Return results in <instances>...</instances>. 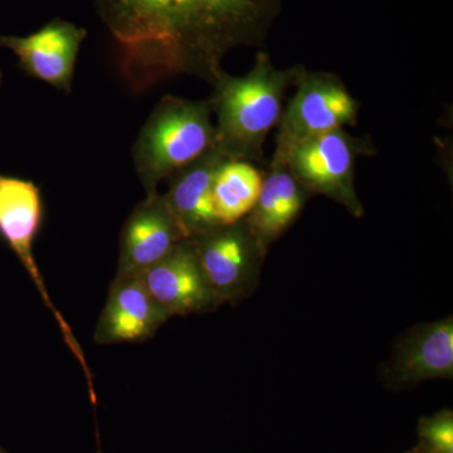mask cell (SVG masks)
I'll return each mask as SVG.
<instances>
[{
	"label": "cell",
	"instance_id": "cell-1",
	"mask_svg": "<svg viewBox=\"0 0 453 453\" xmlns=\"http://www.w3.org/2000/svg\"><path fill=\"white\" fill-rule=\"evenodd\" d=\"M118 44L119 70L134 92L177 74L211 85L229 50L258 46L277 0H95Z\"/></svg>",
	"mask_w": 453,
	"mask_h": 453
},
{
	"label": "cell",
	"instance_id": "cell-2",
	"mask_svg": "<svg viewBox=\"0 0 453 453\" xmlns=\"http://www.w3.org/2000/svg\"><path fill=\"white\" fill-rule=\"evenodd\" d=\"M306 68H280L259 52L244 76L220 74L213 83L211 109L217 115L214 146L228 160L264 162L267 135L279 125L286 91L294 88Z\"/></svg>",
	"mask_w": 453,
	"mask_h": 453
},
{
	"label": "cell",
	"instance_id": "cell-3",
	"mask_svg": "<svg viewBox=\"0 0 453 453\" xmlns=\"http://www.w3.org/2000/svg\"><path fill=\"white\" fill-rule=\"evenodd\" d=\"M211 101L165 96L149 116L134 145V164L146 196L160 181L210 150L216 142Z\"/></svg>",
	"mask_w": 453,
	"mask_h": 453
},
{
	"label": "cell",
	"instance_id": "cell-4",
	"mask_svg": "<svg viewBox=\"0 0 453 453\" xmlns=\"http://www.w3.org/2000/svg\"><path fill=\"white\" fill-rule=\"evenodd\" d=\"M295 88L277 125L276 148L268 166L286 165L292 149L306 140L357 124L359 104L335 74L305 70Z\"/></svg>",
	"mask_w": 453,
	"mask_h": 453
},
{
	"label": "cell",
	"instance_id": "cell-5",
	"mask_svg": "<svg viewBox=\"0 0 453 453\" xmlns=\"http://www.w3.org/2000/svg\"><path fill=\"white\" fill-rule=\"evenodd\" d=\"M374 153L371 140L336 129L295 146L286 166L309 193L329 196L359 219L365 208L354 184L356 165L359 157Z\"/></svg>",
	"mask_w": 453,
	"mask_h": 453
},
{
	"label": "cell",
	"instance_id": "cell-6",
	"mask_svg": "<svg viewBox=\"0 0 453 453\" xmlns=\"http://www.w3.org/2000/svg\"><path fill=\"white\" fill-rule=\"evenodd\" d=\"M42 219H43V204H42L40 188L33 181L25 180V179L0 174V234L7 241L11 249L26 267L27 273L32 277L47 308L55 315L68 348L82 365L83 371L88 372L85 374H88L89 369L86 365L82 350L73 338V333L65 323L64 316L59 314L55 303L50 299L43 277L35 264L33 244H35V235L40 231Z\"/></svg>",
	"mask_w": 453,
	"mask_h": 453
},
{
	"label": "cell",
	"instance_id": "cell-7",
	"mask_svg": "<svg viewBox=\"0 0 453 453\" xmlns=\"http://www.w3.org/2000/svg\"><path fill=\"white\" fill-rule=\"evenodd\" d=\"M190 240L219 303L234 300L247 290L265 256L244 219L214 226Z\"/></svg>",
	"mask_w": 453,
	"mask_h": 453
},
{
	"label": "cell",
	"instance_id": "cell-8",
	"mask_svg": "<svg viewBox=\"0 0 453 453\" xmlns=\"http://www.w3.org/2000/svg\"><path fill=\"white\" fill-rule=\"evenodd\" d=\"M139 279L169 318L203 311L219 303L205 279L192 240L181 241L165 257L140 273Z\"/></svg>",
	"mask_w": 453,
	"mask_h": 453
},
{
	"label": "cell",
	"instance_id": "cell-9",
	"mask_svg": "<svg viewBox=\"0 0 453 453\" xmlns=\"http://www.w3.org/2000/svg\"><path fill=\"white\" fill-rule=\"evenodd\" d=\"M85 38V29L67 20L53 19L27 37L0 35V46L16 53L27 73L71 92L74 65Z\"/></svg>",
	"mask_w": 453,
	"mask_h": 453
},
{
	"label": "cell",
	"instance_id": "cell-10",
	"mask_svg": "<svg viewBox=\"0 0 453 453\" xmlns=\"http://www.w3.org/2000/svg\"><path fill=\"white\" fill-rule=\"evenodd\" d=\"M184 240L187 235L164 196H146L122 228L116 279L139 276Z\"/></svg>",
	"mask_w": 453,
	"mask_h": 453
},
{
	"label": "cell",
	"instance_id": "cell-11",
	"mask_svg": "<svg viewBox=\"0 0 453 453\" xmlns=\"http://www.w3.org/2000/svg\"><path fill=\"white\" fill-rule=\"evenodd\" d=\"M168 319L139 276L115 279L94 339L97 344L144 342Z\"/></svg>",
	"mask_w": 453,
	"mask_h": 453
},
{
	"label": "cell",
	"instance_id": "cell-12",
	"mask_svg": "<svg viewBox=\"0 0 453 453\" xmlns=\"http://www.w3.org/2000/svg\"><path fill=\"white\" fill-rule=\"evenodd\" d=\"M452 377V318L411 330L396 345L387 369V381L396 387Z\"/></svg>",
	"mask_w": 453,
	"mask_h": 453
},
{
	"label": "cell",
	"instance_id": "cell-13",
	"mask_svg": "<svg viewBox=\"0 0 453 453\" xmlns=\"http://www.w3.org/2000/svg\"><path fill=\"white\" fill-rule=\"evenodd\" d=\"M225 157L211 146L202 157L168 179L169 190L164 195L173 216L188 240L219 226L214 211L213 180Z\"/></svg>",
	"mask_w": 453,
	"mask_h": 453
},
{
	"label": "cell",
	"instance_id": "cell-14",
	"mask_svg": "<svg viewBox=\"0 0 453 453\" xmlns=\"http://www.w3.org/2000/svg\"><path fill=\"white\" fill-rule=\"evenodd\" d=\"M309 195L288 166H268L257 201L243 219L264 253L296 220Z\"/></svg>",
	"mask_w": 453,
	"mask_h": 453
},
{
	"label": "cell",
	"instance_id": "cell-15",
	"mask_svg": "<svg viewBox=\"0 0 453 453\" xmlns=\"http://www.w3.org/2000/svg\"><path fill=\"white\" fill-rule=\"evenodd\" d=\"M264 175L252 163L226 160L213 180L214 211L219 225L242 220L257 201Z\"/></svg>",
	"mask_w": 453,
	"mask_h": 453
},
{
	"label": "cell",
	"instance_id": "cell-16",
	"mask_svg": "<svg viewBox=\"0 0 453 453\" xmlns=\"http://www.w3.org/2000/svg\"><path fill=\"white\" fill-rule=\"evenodd\" d=\"M419 447L431 453H453L452 411L425 417L418 423Z\"/></svg>",
	"mask_w": 453,
	"mask_h": 453
},
{
	"label": "cell",
	"instance_id": "cell-17",
	"mask_svg": "<svg viewBox=\"0 0 453 453\" xmlns=\"http://www.w3.org/2000/svg\"><path fill=\"white\" fill-rule=\"evenodd\" d=\"M407 453H431V452L426 451V449H421V447L417 446L416 449H412V451H410Z\"/></svg>",
	"mask_w": 453,
	"mask_h": 453
},
{
	"label": "cell",
	"instance_id": "cell-18",
	"mask_svg": "<svg viewBox=\"0 0 453 453\" xmlns=\"http://www.w3.org/2000/svg\"><path fill=\"white\" fill-rule=\"evenodd\" d=\"M2 79H3V74H2V71H0V83H2Z\"/></svg>",
	"mask_w": 453,
	"mask_h": 453
},
{
	"label": "cell",
	"instance_id": "cell-19",
	"mask_svg": "<svg viewBox=\"0 0 453 453\" xmlns=\"http://www.w3.org/2000/svg\"><path fill=\"white\" fill-rule=\"evenodd\" d=\"M0 453H7V452L3 451V449H0Z\"/></svg>",
	"mask_w": 453,
	"mask_h": 453
}]
</instances>
